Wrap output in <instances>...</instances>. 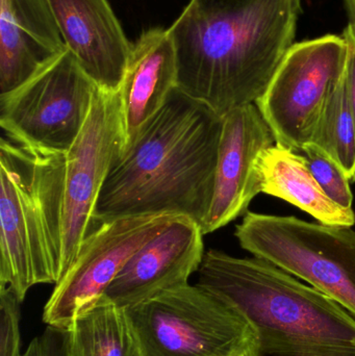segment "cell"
I'll return each instance as SVG.
<instances>
[{"mask_svg": "<svg viewBox=\"0 0 355 356\" xmlns=\"http://www.w3.org/2000/svg\"><path fill=\"white\" fill-rule=\"evenodd\" d=\"M302 0H190L169 27L177 88L221 117L262 97L295 42Z\"/></svg>", "mask_w": 355, "mask_h": 356, "instance_id": "cell-1", "label": "cell"}, {"mask_svg": "<svg viewBox=\"0 0 355 356\" xmlns=\"http://www.w3.org/2000/svg\"><path fill=\"white\" fill-rule=\"evenodd\" d=\"M222 129L223 117L173 90L113 164L96 205L95 227L118 218L163 213L201 226L214 194Z\"/></svg>", "mask_w": 355, "mask_h": 356, "instance_id": "cell-2", "label": "cell"}, {"mask_svg": "<svg viewBox=\"0 0 355 356\" xmlns=\"http://www.w3.org/2000/svg\"><path fill=\"white\" fill-rule=\"evenodd\" d=\"M65 152L2 138L0 286L22 302L33 286L62 278Z\"/></svg>", "mask_w": 355, "mask_h": 356, "instance_id": "cell-3", "label": "cell"}, {"mask_svg": "<svg viewBox=\"0 0 355 356\" xmlns=\"http://www.w3.org/2000/svg\"><path fill=\"white\" fill-rule=\"evenodd\" d=\"M198 286L233 305L251 324L258 344L355 346V318L339 303L277 266L210 249Z\"/></svg>", "mask_w": 355, "mask_h": 356, "instance_id": "cell-4", "label": "cell"}, {"mask_svg": "<svg viewBox=\"0 0 355 356\" xmlns=\"http://www.w3.org/2000/svg\"><path fill=\"white\" fill-rule=\"evenodd\" d=\"M235 236L242 248L308 282L355 318V232L350 226L247 213Z\"/></svg>", "mask_w": 355, "mask_h": 356, "instance_id": "cell-5", "label": "cell"}, {"mask_svg": "<svg viewBox=\"0 0 355 356\" xmlns=\"http://www.w3.org/2000/svg\"><path fill=\"white\" fill-rule=\"evenodd\" d=\"M125 309L143 356H233L256 334L238 309L198 284Z\"/></svg>", "mask_w": 355, "mask_h": 356, "instance_id": "cell-6", "label": "cell"}, {"mask_svg": "<svg viewBox=\"0 0 355 356\" xmlns=\"http://www.w3.org/2000/svg\"><path fill=\"white\" fill-rule=\"evenodd\" d=\"M97 89L64 48L20 87L0 95V125L16 143L67 152L87 121Z\"/></svg>", "mask_w": 355, "mask_h": 356, "instance_id": "cell-7", "label": "cell"}, {"mask_svg": "<svg viewBox=\"0 0 355 356\" xmlns=\"http://www.w3.org/2000/svg\"><path fill=\"white\" fill-rule=\"evenodd\" d=\"M347 56L348 42L343 35H323L290 47L256 102L276 145L302 152L312 143Z\"/></svg>", "mask_w": 355, "mask_h": 356, "instance_id": "cell-8", "label": "cell"}, {"mask_svg": "<svg viewBox=\"0 0 355 356\" xmlns=\"http://www.w3.org/2000/svg\"><path fill=\"white\" fill-rule=\"evenodd\" d=\"M122 146L118 92L98 88L81 134L65 152L62 277L76 259L81 243L96 228L98 198Z\"/></svg>", "mask_w": 355, "mask_h": 356, "instance_id": "cell-9", "label": "cell"}, {"mask_svg": "<svg viewBox=\"0 0 355 356\" xmlns=\"http://www.w3.org/2000/svg\"><path fill=\"white\" fill-rule=\"evenodd\" d=\"M179 217L169 213L133 216L97 226L81 243L67 273L54 284L44 307L43 321L47 326L68 330L75 318L104 296L129 259Z\"/></svg>", "mask_w": 355, "mask_h": 356, "instance_id": "cell-10", "label": "cell"}, {"mask_svg": "<svg viewBox=\"0 0 355 356\" xmlns=\"http://www.w3.org/2000/svg\"><path fill=\"white\" fill-rule=\"evenodd\" d=\"M275 139L256 104L231 111L223 117V129L215 175L212 203L201 228L216 232L247 211L262 193L260 162Z\"/></svg>", "mask_w": 355, "mask_h": 356, "instance_id": "cell-11", "label": "cell"}, {"mask_svg": "<svg viewBox=\"0 0 355 356\" xmlns=\"http://www.w3.org/2000/svg\"><path fill=\"white\" fill-rule=\"evenodd\" d=\"M204 236L195 220H173L129 259L104 296L129 309L189 284L206 254Z\"/></svg>", "mask_w": 355, "mask_h": 356, "instance_id": "cell-12", "label": "cell"}, {"mask_svg": "<svg viewBox=\"0 0 355 356\" xmlns=\"http://www.w3.org/2000/svg\"><path fill=\"white\" fill-rule=\"evenodd\" d=\"M67 49L99 89L117 92L133 44L108 0H48Z\"/></svg>", "mask_w": 355, "mask_h": 356, "instance_id": "cell-13", "label": "cell"}, {"mask_svg": "<svg viewBox=\"0 0 355 356\" xmlns=\"http://www.w3.org/2000/svg\"><path fill=\"white\" fill-rule=\"evenodd\" d=\"M176 51L169 29L154 27L133 44L118 89L122 123V152L162 110L177 88ZM121 152V154H122Z\"/></svg>", "mask_w": 355, "mask_h": 356, "instance_id": "cell-14", "label": "cell"}, {"mask_svg": "<svg viewBox=\"0 0 355 356\" xmlns=\"http://www.w3.org/2000/svg\"><path fill=\"white\" fill-rule=\"evenodd\" d=\"M260 171L265 194L288 201L320 223L354 225V209L340 207L325 194L302 152L274 144L263 154Z\"/></svg>", "mask_w": 355, "mask_h": 356, "instance_id": "cell-15", "label": "cell"}, {"mask_svg": "<svg viewBox=\"0 0 355 356\" xmlns=\"http://www.w3.org/2000/svg\"><path fill=\"white\" fill-rule=\"evenodd\" d=\"M66 332V356H143L126 309L104 295Z\"/></svg>", "mask_w": 355, "mask_h": 356, "instance_id": "cell-16", "label": "cell"}, {"mask_svg": "<svg viewBox=\"0 0 355 356\" xmlns=\"http://www.w3.org/2000/svg\"><path fill=\"white\" fill-rule=\"evenodd\" d=\"M312 143L329 152L355 180V118L344 71L327 100Z\"/></svg>", "mask_w": 355, "mask_h": 356, "instance_id": "cell-17", "label": "cell"}, {"mask_svg": "<svg viewBox=\"0 0 355 356\" xmlns=\"http://www.w3.org/2000/svg\"><path fill=\"white\" fill-rule=\"evenodd\" d=\"M54 54L0 17V95L28 81Z\"/></svg>", "mask_w": 355, "mask_h": 356, "instance_id": "cell-18", "label": "cell"}, {"mask_svg": "<svg viewBox=\"0 0 355 356\" xmlns=\"http://www.w3.org/2000/svg\"><path fill=\"white\" fill-rule=\"evenodd\" d=\"M0 17L53 54L66 48L48 0H0Z\"/></svg>", "mask_w": 355, "mask_h": 356, "instance_id": "cell-19", "label": "cell"}, {"mask_svg": "<svg viewBox=\"0 0 355 356\" xmlns=\"http://www.w3.org/2000/svg\"><path fill=\"white\" fill-rule=\"evenodd\" d=\"M302 154L306 156L313 175L320 184L325 194L344 209H352L350 180L343 167L322 147L315 143H308L302 148Z\"/></svg>", "mask_w": 355, "mask_h": 356, "instance_id": "cell-20", "label": "cell"}, {"mask_svg": "<svg viewBox=\"0 0 355 356\" xmlns=\"http://www.w3.org/2000/svg\"><path fill=\"white\" fill-rule=\"evenodd\" d=\"M20 301L14 293L0 286V356L21 355Z\"/></svg>", "mask_w": 355, "mask_h": 356, "instance_id": "cell-21", "label": "cell"}, {"mask_svg": "<svg viewBox=\"0 0 355 356\" xmlns=\"http://www.w3.org/2000/svg\"><path fill=\"white\" fill-rule=\"evenodd\" d=\"M256 356H355V346L340 345H260Z\"/></svg>", "mask_w": 355, "mask_h": 356, "instance_id": "cell-22", "label": "cell"}, {"mask_svg": "<svg viewBox=\"0 0 355 356\" xmlns=\"http://www.w3.org/2000/svg\"><path fill=\"white\" fill-rule=\"evenodd\" d=\"M67 332L47 326L41 336L31 341L23 356H66Z\"/></svg>", "mask_w": 355, "mask_h": 356, "instance_id": "cell-23", "label": "cell"}, {"mask_svg": "<svg viewBox=\"0 0 355 356\" xmlns=\"http://www.w3.org/2000/svg\"><path fill=\"white\" fill-rule=\"evenodd\" d=\"M343 37L348 42V56L344 69V79L355 118V31L347 25L344 29Z\"/></svg>", "mask_w": 355, "mask_h": 356, "instance_id": "cell-24", "label": "cell"}, {"mask_svg": "<svg viewBox=\"0 0 355 356\" xmlns=\"http://www.w3.org/2000/svg\"><path fill=\"white\" fill-rule=\"evenodd\" d=\"M233 356H256V334H254V338H252L249 342L246 343V344Z\"/></svg>", "mask_w": 355, "mask_h": 356, "instance_id": "cell-25", "label": "cell"}, {"mask_svg": "<svg viewBox=\"0 0 355 356\" xmlns=\"http://www.w3.org/2000/svg\"><path fill=\"white\" fill-rule=\"evenodd\" d=\"M348 15V26L355 31V0H344Z\"/></svg>", "mask_w": 355, "mask_h": 356, "instance_id": "cell-26", "label": "cell"}]
</instances>
